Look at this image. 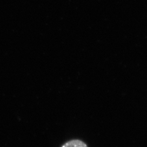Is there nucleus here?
Returning a JSON list of instances; mask_svg holds the SVG:
<instances>
[{
  "label": "nucleus",
  "mask_w": 147,
  "mask_h": 147,
  "mask_svg": "<svg viewBox=\"0 0 147 147\" xmlns=\"http://www.w3.org/2000/svg\"><path fill=\"white\" fill-rule=\"evenodd\" d=\"M61 147H88L84 141L80 139H72L66 142Z\"/></svg>",
  "instance_id": "nucleus-1"
}]
</instances>
